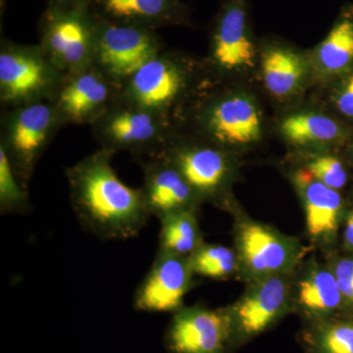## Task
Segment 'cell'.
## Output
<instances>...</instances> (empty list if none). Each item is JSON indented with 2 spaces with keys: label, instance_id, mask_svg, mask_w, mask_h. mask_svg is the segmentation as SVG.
<instances>
[{
  "label": "cell",
  "instance_id": "cell-14",
  "mask_svg": "<svg viewBox=\"0 0 353 353\" xmlns=\"http://www.w3.org/2000/svg\"><path fill=\"white\" fill-rule=\"evenodd\" d=\"M288 292L285 281L277 277L266 278L253 287L229 312L233 340H250L270 328L284 313Z\"/></svg>",
  "mask_w": 353,
  "mask_h": 353
},
{
  "label": "cell",
  "instance_id": "cell-17",
  "mask_svg": "<svg viewBox=\"0 0 353 353\" xmlns=\"http://www.w3.org/2000/svg\"><path fill=\"white\" fill-rule=\"evenodd\" d=\"M296 183L303 196L309 234L318 239L334 234L343 208L338 190L316 180L307 171L299 172Z\"/></svg>",
  "mask_w": 353,
  "mask_h": 353
},
{
  "label": "cell",
  "instance_id": "cell-9",
  "mask_svg": "<svg viewBox=\"0 0 353 353\" xmlns=\"http://www.w3.org/2000/svg\"><path fill=\"white\" fill-rule=\"evenodd\" d=\"M120 88L94 65L67 74L50 99L62 126H92L119 97Z\"/></svg>",
  "mask_w": 353,
  "mask_h": 353
},
{
  "label": "cell",
  "instance_id": "cell-10",
  "mask_svg": "<svg viewBox=\"0 0 353 353\" xmlns=\"http://www.w3.org/2000/svg\"><path fill=\"white\" fill-rule=\"evenodd\" d=\"M171 137L160 152L181 172L199 199H215L226 185L230 162L223 148L208 139Z\"/></svg>",
  "mask_w": 353,
  "mask_h": 353
},
{
  "label": "cell",
  "instance_id": "cell-24",
  "mask_svg": "<svg viewBox=\"0 0 353 353\" xmlns=\"http://www.w3.org/2000/svg\"><path fill=\"white\" fill-rule=\"evenodd\" d=\"M194 275L224 279L234 273L238 265L236 253L226 246L202 243L189 257Z\"/></svg>",
  "mask_w": 353,
  "mask_h": 353
},
{
  "label": "cell",
  "instance_id": "cell-15",
  "mask_svg": "<svg viewBox=\"0 0 353 353\" xmlns=\"http://www.w3.org/2000/svg\"><path fill=\"white\" fill-rule=\"evenodd\" d=\"M255 50L243 4L233 2L221 15L211 43L210 61L221 72H236L254 66Z\"/></svg>",
  "mask_w": 353,
  "mask_h": 353
},
{
  "label": "cell",
  "instance_id": "cell-25",
  "mask_svg": "<svg viewBox=\"0 0 353 353\" xmlns=\"http://www.w3.org/2000/svg\"><path fill=\"white\" fill-rule=\"evenodd\" d=\"M28 188L21 182L7 153L0 146V212L1 214H24L29 212Z\"/></svg>",
  "mask_w": 353,
  "mask_h": 353
},
{
  "label": "cell",
  "instance_id": "cell-1",
  "mask_svg": "<svg viewBox=\"0 0 353 353\" xmlns=\"http://www.w3.org/2000/svg\"><path fill=\"white\" fill-rule=\"evenodd\" d=\"M113 155L99 148L68 167L65 175L81 226L101 240H129L141 233L150 215L141 188L126 185L114 170Z\"/></svg>",
  "mask_w": 353,
  "mask_h": 353
},
{
  "label": "cell",
  "instance_id": "cell-28",
  "mask_svg": "<svg viewBox=\"0 0 353 353\" xmlns=\"http://www.w3.org/2000/svg\"><path fill=\"white\" fill-rule=\"evenodd\" d=\"M334 101L339 112L353 120V68L345 74L336 88Z\"/></svg>",
  "mask_w": 353,
  "mask_h": 353
},
{
  "label": "cell",
  "instance_id": "cell-29",
  "mask_svg": "<svg viewBox=\"0 0 353 353\" xmlns=\"http://www.w3.org/2000/svg\"><path fill=\"white\" fill-rule=\"evenodd\" d=\"M341 296L353 301V259H343L336 264L334 273Z\"/></svg>",
  "mask_w": 353,
  "mask_h": 353
},
{
  "label": "cell",
  "instance_id": "cell-26",
  "mask_svg": "<svg viewBox=\"0 0 353 353\" xmlns=\"http://www.w3.org/2000/svg\"><path fill=\"white\" fill-rule=\"evenodd\" d=\"M306 341L309 353H353V323H319Z\"/></svg>",
  "mask_w": 353,
  "mask_h": 353
},
{
  "label": "cell",
  "instance_id": "cell-7",
  "mask_svg": "<svg viewBox=\"0 0 353 353\" xmlns=\"http://www.w3.org/2000/svg\"><path fill=\"white\" fill-rule=\"evenodd\" d=\"M97 19L94 65L120 88L164 50L152 29Z\"/></svg>",
  "mask_w": 353,
  "mask_h": 353
},
{
  "label": "cell",
  "instance_id": "cell-12",
  "mask_svg": "<svg viewBox=\"0 0 353 353\" xmlns=\"http://www.w3.org/2000/svg\"><path fill=\"white\" fill-rule=\"evenodd\" d=\"M189 257L158 250L150 270L134 292V306L143 312H176L192 287Z\"/></svg>",
  "mask_w": 353,
  "mask_h": 353
},
{
  "label": "cell",
  "instance_id": "cell-11",
  "mask_svg": "<svg viewBox=\"0 0 353 353\" xmlns=\"http://www.w3.org/2000/svg\"><path fill=\"white\" fill-rule=\"evenodd\" d=\"M232 341L229 312L202 306L176 311L164 336L170 353H228Z\"/></svg>",
  "mask_w": 353,
  "mask_h": 353
},
{
  "label": "cell",
  "instance_id": "cell-3",
  "mask_svg": "<svg viewBox=\"0 0 353 353\" xmlns=\"http://www.w3.org/2000/svg\"><path fill=\"white\" fill-rule=\"evenodd\" d=\"M62 127L50 101L2 109L0 146L28 189L39 159Z\"/></svg>",
  "mask_w": 353,
  "mask_h": 353
},
{
  "label": "cell",
  "instance_id": "cell-16",
  "mask_svg": "<svg viewBox=\"0 0 353 353\" xmlns=\"http://www.w3.org/2000/svg\"><path fill=\"white\" fill-rule=\"evenodd\" d=\"M238 248L246 267L259 275L284 270L294 259L287 241L255 223H246L239 229Z\"/></svg>",
  "mask_w": 353,
  "mask_h": 353
},
{
  "label": "cell",
  "instance_id": "cell-20",
  "mask_svg": "<svg viewBox=\"0 0 353 353\" xmlns=\"http://www.w3.org/2000/svg\"><path fill=\"white\" fill-rule=\"evenodd\" d=\"M281 132L296 145H328L340 143L347 137V130L338 121L315 112L289 116L281 124Z\"/></svg>",
  "mask_w": 353,
  "mask_h": 353
},
{
  "label": "cell",
  "instance_id": "cell-31",
  "mask_svg": "<svg viewBox=\"0 0 353 353\" xmlns=\"http://www.w3.org/2000/svg\"><path fill=\"white\" fill-rule=\"evenodd\" d=\"M345 241L348 245L353 248V220L348 218L347 229H345Z\"/></svg>",
  "mask_w": 353,
  "mask_h": 353
},
{
  "label": "cell",
  "instance_id": "cell-18",
  "mask_svg": "<svg viewBox=\"0 0 353 353\" xmlns=\"http://www.w3.org/2000/svg\"><path fill=\"white\" fill-rule=\"evenodd\" d=\"M101 8V19L152 29L178 16L176 0H94Z\"/></svg>",
  "mask_w": 353,
  "mask_h": 353
},
{
  "label": "cell",
  "instance_id": "cell-6",
  "mask_svg": "<svg viewBox=\"0 0 353 353\" xmlns=\"http://www.w3.org/2000/svg\"><path fill=\"white\" fill-rule=\"evenodd\" d=\"M63 74L39 44L2 41L0 48V103L2 109L50 101Z\"/></svg>",
  "mask_w": 353,
  "mask_h": 353
},
{
  "label": "cell",
  "instance_id": "cell-21",
  "mask_svg": "<svg viewBox=\"0 0 353 353\" xmlns=\"http://www.w3.org/2000/svg\"><path fill=\"white\" fill-rule=\"evenodd\" d=\"M317 63L322 73L334 76L353 68V12H345L336 21L317 50Z\"/></svg>",
  "mask_w": 353,
  "mask_h": 353
},
{
  "label": "cell",
  "instance_id": "cell-23",
  "mask_svg": "<svg viewBox=\"0 0 353 353\" xmlns=\"http://www.w3.org/2000/svg\"><path fill=\"white\" fill-rule=\"evenodd\" d=\"M341 296L336 277L331 272L315 268L306 274L299 289V303L316 317L334 312L340 307Z\"/></svg>",
  "mask_w": 353,
  "mask_h": 353
},
{
  "label": "cell",
  "instance_id": "cell-2",
  "mask_svg": "<svg viewBox=\"0 0 353 353\" xmlns=\"http://www.w3.org/2000/svg\"><path fill=\"white\" fill-rule=\"evenodd\" d=\"M194 70L189 60L163 50L121 87L118 99L173 121L178 126L183 105L196 88Z\"/></svg>",
  "mask_w": 353,
  "mask_h": 353
},
{
  "label": "cell",
  "instance_id": "cell-13",
  "mask_svg": "<svg viewBox=\"0 0 353 353\" xmlns=\"http://www.w3.org/2000/svg\"><path fill=\"white\" fill-rule=\"evenodd\" d=\"M137 160L143 170L141 189L150 216L161 220L180 211H196L201 199L169 160L160 155Z\"/></svg>",
  "mask_w": 353,
  "mask_h": 353
},
{
  "label": "cell",
  "instance_id": "cell-27",
  "mask_svg": "<svg viewBox=\"0 0 353 353\" xmlns=\"http://www.w3.org/2000/svg\"><path fill=\"white\" fill-rule=\"evenodd\" d=\"M306 171L313 178L331 189L339 190L347 182V173L340 159L331 155H321L311 160Z\"/></svg>",
  "mask_w": 353,
  "mask_h": 353
},
{
  "label": "cell",
  "instance_id": "cell-4",
  "mask_svg": "<svg viewBox=\"0 0 353 353\" xmlns=\"http://www.w3.org/2000/svg\"><path fill=\"white\" fill-rule=\"evenodd\" d=\"M90 128L102 150L128 152L136 158L160 154L178 131L173 121L119 99Z\"/></svg>",
  "mask_w": 353,
  "mask_h": 353
},
{
  "label": "cell",
  "instance_id": "cell-30",
  "mask_svg": "<svg viewBox=\"0 0 353 353\" xmlns=\"http://www.w3.org/2000/svg\"><path fill=\"white\" fill-rule=\"evenodd\" d=\"M53 6L67 7H88L94 0H53Z\"/></svg>",
  "mask_w": 353,
  "mask_h": 353
},
{
  "label": "cell",
  "instance_id": "cell-22",
  "mask_svg": "<svg viewBox=\"0 0 353 353\" xmlns=\"http://www.w3.org/2000/svg\"><path fill=\"white\" fill-rule=\"evenodd\" d=\"M159 221V252L190 257L203 243L196 211H180Z\"/></svg>",
  "mask_w": 353,
  "mask_h": 353
},
{
  "label": "cell",
  "instance_id": "cell-19",
  "mask_svg": "<svg viewBox=\"0 0 353 353\" xmlns=\"http://www.w3.org/2000/svg\"><path fill=\"white\" fill-rule=\"evenodd\" d=\"M261 72L265 87L271 94L285 99L301 87L306 67L299 53L289 48H273L262 57Z\"/></svg>",
  "mask_w": 353,
  "mask_h": 353
},
{
  "label": "cell",
  "instance_id": "cell-8",
  "mask_svg": "<svg viewBox=\"0 0 353 353\" xmlns=\"http://www.w3.org/2000/svg\"><path fill=\"white\" fill-rule=\"evenodd\" d=\"M204 101L190 114L199 129V137L223 148L259 141L262 134L261 113L250 97L222 94Z\"/></svg>",
  "mask_w": 353,
  "mask_h": 353
},
{
  "label": "cell",
  "instance_id": "cell-5",
  "mask_svg": "<svg viewBox=\"0 0 353 353\" xmlns=\"http://www.w3.org/2000/svg\"><path fill=\"white\" fill-rule=\"evenodd\" d=\"M97 28L88 7L52 6L41 21L39 46L60 73H74L94 65Z\"/></svg>",
  "mask_w": 353,
  "mask_h": 353
}]
</instances>
